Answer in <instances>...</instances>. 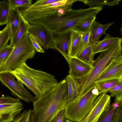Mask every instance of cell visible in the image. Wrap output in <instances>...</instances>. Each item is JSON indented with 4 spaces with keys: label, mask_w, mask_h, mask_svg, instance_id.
<instances>
[{
    "label": "cell",
    "mask_w": 122,
    "mask_h": 122,
    "mask_svg": "<svg viewBox=\"0 0 122 122\" xmlns=\"http://www.w3.org/2000/svg\"><path fill=\"white\" fill-rule=\"evenodd\" d=\"M97 122H122L121 102H114L104 111Z\"/></svg>",
    "instance_id": "14"
},
{
    "label": "cell",
    "mask_w": 122,
    "mask_h": 122,
    "mask_svg": "<svg viewBox=\"0 0 122 122\" xmlns=\"http://www.w3.org/2000/svg\"><path fill=\"white\" fill-rule=\"evenodd\" d=\"M59 0H37L31 5L33 6H38L51 4L58 1Z\"/></svg>",
    "instance_id": "33"
},
{
    "label": "cell",
    "mask_w": 122,
    "mask_h": 122,
    "mask_svg": "<svg viewBox=\"0 0 122 122\" xmlns=\"http://www.w3.org/2000/svg\"><path fill=\"white\" fill-rule=\"evenodd\" d=\"M66 117L65 109L60 111L55 116L52 122H66Z\"/></svg>",
    "instance_id": "32"
},
{
    "label": "cell",
    "mask_w": 122,
    "mask_h": 122,
    "mask_svg": "<svg viewBox=\"0 0 122 122\" xmlns=\"http://www.w3.org/2000/svg\"><path fill=\"white\" fill-rule=\"evenodd\" d=\"M94 55L93 45L90 44L84 47L76 57L84 62L92 65L94 61Z\"/></svg>",
    "instance_id": "21"
},
{
    "label": "cell",
    "mask_w": 122,
    "mask_h": 122,
    "mask_svg": "<svg viewBox=\"0 0 122 122\" xmlns=\"http://www.w3.org/2000/svg\"><path fill=\"white\" fill-rule=\"evenodd\" d=\"M30 23L24 18L21 11L19 24L12 38L10 40V44L14 47L28 33Z\"/></svg>",
    "instance_id": "18"
},
{
    "label": "cell",
    "mask_w": 122,
    "mask_h": 122,
    "mask_svg": "<svg viewBox=\"0 0 122 122\" xmlns=\"http://www.w3.org/2000/svg\"><path fill=\"white\" fill-rule=\"evenodd\" d=\"M10 7L8 2L5 0L0 1V25L7 24Z\"/></svg>",
    "instance_id": "24"
},
{
    "label": "cell",
    "mask_w": 122,
    "mask_h": 122,
    "mask_svg": "<svg viewBox=\"0 0 122 122\" xmlns=\"http://www.w3.org/2000/svg\"><path fill=\"white\" fill-rule=\"evenodd\" d=\"M121 0H80V1L90 7H94L107 5L108 6H113L118 4Z\"/></svg>",
    "instance_id": "25"
},
{
    "label": "cell",
    "mask_w": 122,
    "mask_h": 122,
    "mask_svg": "<svg viewBox=\"0 0 122 122\" xmlns=\"http://www.w3.org/2000/svg\"><path fill=\"white\" fill-rule=\"evenodd\" d=\"M14 47L7 61L0 66V72L11 71L19 67L36 54V51L27 33Z\"/></svg>",
    "instance_id": "6"
},
{
    "label": "cell",
    "mask_w": 122,
    "mask_h": 122,
    "mask_svg": "<svg viewBox=\"0 0 122 122\" xmlns=\"http://www.w3.org/2000/svg\"><path fill=\"white\" fill-rule=\"evenodd\" d=\"M21 11L17 8L10 7L8 23L11 30V36L13 37L18 26Z\"/></svg>",
    "instance_id": "20"
},
{
    "label": "cell",
    "mask_w": 122,
    "mask_h": 122,
    "mask_svg": "<svg viewBox=\"0 0 122 122\" xmlns=\"http://www.w3.org/2000/svg\"><path fill=\"white\" fill-rule=\"evenodd\" d=\"M11 31L9 24L7 23L6 26L0 32V50L7 46L11 39Z\"/></svg>",
    "instance_id": "27"
},
{
    "label": "cell",
    "mask_w": 122,
    "mask_h": 122,
    "mask_svg": "<svg viewBox=\"0 0 122 122\" xmlns=\"http://www.w3.org/2000/svg\"><path fill=\"white\" fill-rule=\"evenodd\" d=\"M113 23L112 22L102 24L94 20L92 25L90 31V44L93 45L99 41L100 37L103 34L106 33V30Z\"/></svg>",
    "instance_id": "16"
},
{
    "label": "cell",
    "mask_w": 122,
    "mask_h": 122,
    "mask_svg": "<svg viewBox=\"0 0 122 122\" xmlns=\"http://www.w3.org/2000/svg\"><path fill=\"white\" fill-rule=\"evenodd\" d=\"M96 17V16L93 15L82 19L78 23L73 29L82 33L90 32L91 26Z\"/></svg>",
    "instance_id": "22"
},
{
    "label": "cell",
    "mask_w": 122,
    "mask_h": 122,
    "mask_svg": "<svg viewBox=\"0 0 122 122\" xmlns=\"http://www.w3.org/2000/svg\"><path fill=\"white\" fill-rule=\"evenodd\" d=\"M66 78L68 85L67 104L74 100L80 95L81 86L78 79L70 75H67Z\"/></svg>",
    "instance_id": "15"
},
{
    "label": "cell",
    "mask_w": 122,
    "mask_h": 122,
    "mask_svg": "<svg viewBox=\"0 0 122 122\" xmlns=\"http://www.w3.org/2000/svg\"><path fill=\"white\" fill-rule=\"evenodd\" d=\"M10 71L34 93L36 100L51 90L58 83L53 75L32 68L25 62Z\"/></svg>",
    "instance_id": "3"
},
{
    "label": "cell",
    "mask_w": 122,
    "mask_h": 122,
    "mask_svg": "<svg viewBox=\"0 0 122 122\" xmlns=\"http://www.w3.org/2000/svg\"><path fill=\"white\" fill-rule=\"evenodd\" d=\"M100 94L94 102L90 112L81 122H97L102 114L110 106V95L106 93Z\"/></svg>",
    "instance_id": "9"
},
{
    "label": "cell",
    "mask_w": 122,
    "mask_h": 122,
    "mask_svg": "<svg viewBox=\"0 0 122 122\" xmlns=\"http://www.w3.org/2000/svg\"><path fill=\"white\" fill-rule=\"evenodd\" d=\"M120 38L119 37H112L110 34L106 33L103 40L93 45V54L95 55L107 50Z\"/></svg>",
    "instance_id": "19"
},
{
    "label": "cell",
    "mask_w": 122,
    "mask_h": 122,
    "mask_svg": "<svg viewBox=\"0 0 122 122\" xmlns=\"http://www.w3.org/2000/svg\"><path fill=\"white\" fill-rule=\"evenodd\" d=\"M67 61L69 67V74L81 80L85 78L93 68L92 65L83 62L76 57H70Z\"/></svg>",
    "instance_id": "12"
},
{
    "label": "cell",
    "mask_w": 122,
    "mask_h": 122,
    "mask_svg": "<svg viewBox=\"0 0 122 122\" xmlns=\"http://www.w3.org/2000/svg\"><path fill=\"white\" fill-rule=\"evenodd\" d=\"M119 82L118 79H112L104 80L95 84L100 94L108 92L111 89Z\"/></svg>",
    "instance_id": "23"
},
{
    "label": "cell",
    "mask_w": 122,
    "mask_h": 122,
    "mask_svg": "<svg viewBox=\"0 0 122 122\" xmlns=\"http://www.w3.org/2000/svg\"><path fill=\"white\" fill-rule=\"evenodd\" d=\"M7 1L10 7L17 8L21 9V11L30 7L32 5L31 0H8Z\"/></svg>",
    "instance_id": "28"
},
{
    "label": "cell",
    "mask_w": 122,
    "mask_h": 122,
    "mask_svg": "<svg viewBox=\"0 0 122 122\" xmlns=\"http://www.w3.org/2000/svg\"><path fill=\"white\" fill-rule=\"evenodd\" d=\"M68 85L66 78L33 102L35 122H52L67 104Z\"/></svg>",
    "instance_id": "1"
},
{
    "label": "cell",
    "mask_w": 122,
    "mask_h": 122,
    "mask_svg": "<svg viewBox=\"0 0 122 122\" xmlns=\"http://www.w3.org/2000/svg\"><path fill=\"white\" fill-rule=\"evenodd\" d=\"M90 32H87L83 33L82 40L84 47L90 44Z\"/></svg>",
    "instance_id": "34"
},
{
    "label": "cell",
    "mask_w": 122,
    "mask_h": 122,
    "mask_svg": "<svg viewBox=\"0 0 122 122\" xmlns=\"http://www.w3.org/2000/svg\"><path fill=\"white\" fill-rule=\"evenodd\" d=\"M71 34L70 55L71 57H76L84 47L82 40L83 33L73 29L71 30Z\"/></svg>",
    "instance_id": "17"
},
{
    "label": "cell",
    "mask_w": 122,
    "mask_h": 122,
    "mask_svg": "<svg viewBox=\"0 0 122 122\" xmlns=\"http://www.w3.org/2000/svg\"><path fill=\"white\" fill-rule=\"evenodd\" d=\"M17 98L8 96L0 98V122H12L20 113L23 107Z\"/></svg>",
    "instance_id": "8"
},
{
    "label": "cell",
    "mask_w": 122,
    "mask_h": 122,
    "mask_svg": "<svg viewBox=\"0 0 122 122\" xmlns=\"http://www.w3.org/2000/svg\"><path fill=\"white\" fill-rule=\"evenodd\" d=\"M122 43V37L108 49L101 52L99 57L94 61L92 64L93 69L85 78L81 80L80 95L86 93L95 85V81L113 60L121 55Z\"/></svg>",
    "instance_id": "4"
},
{
    "label": "cell",
    "mask_w": 122,
    "mask_h": 122,
    "mask_svg": "<svg viewBox=\"0 0 122 122\" xmlns=\"http://www.w3.org/2000/svg\"><path fill=\"white\" fill-rule=\"evenodd\" d=\"M122 77V56L117 57L98 77L95 83L112 79L119 80Z\"/></svg>",
    "instance_id": "13"
},
{
    "label": "cell",
    "mask_w": 122,
    "mask_h": 122,
    "mask_svg": "<svg viewBox=\"0 0 122 122\" xmlns=\"http://www.w3.org/2000/svg\"><path fill=\"white\" fill-rule=\"evenodd\" d=\"M14 48L13 46L10 44L0 50V66L7 60L12 52Z\"/></svg>",
    "instance_id": "30"
},
{
    "label": "cell",
    "mask_w": 122,
    "mask_h": 122,
    "mask_svg": "<svg viewBox=\"0 0 122 122\" xmlns=\"http://www.w3.org/2000/svg\"><path fill=\"white\" fill-rule=\"evenodd\" d=\"M53 34V41L50 49L59 51L67 61L71 57V30L63 33Z\"/></svg>",
    "instance_id": "11"
},
{
    "label": "cell",
    "mask_w": 122,
    "mask_h": 122,
    "mask_svg": "<svg viewBox=\"0 0 122 122\" xmlns=\"http://www.w3.org/2000/svg\"><path fill=\"white\" fill-rule=\"evenodd\" d=\"M120 31L121 32V34H122V25L121 26V28L120 29Z\"/></svg>",
    "instance_id": "37"
},
{
    "label": "cell",
    "mask_w": 122,
    "mask_h": 122,
    "mask_svg": "<svg viewBox=\"0 0 122 122\" xmlns=\"http://www.w3.org/2000/svg\"><path fill=\"white\" fill-rule=\"evenodd\" d=\"M103 6L77 10H60L49 17L30 23L44 25L53 33H63L73 29L82 19L91 16H96Z\"/></svg>",
    "instance_id": "2"
},
{
    "label": "cell",
    "mask_w": 122,
    "mask_h": 122,
    "mask_svg": "<svg viewBox=\"0 0 122 122\" xmlns=\"http://www.w3.org/2000/svg\"><path fill=\"white\" fill-rule=\"evenodd\" d=\"M12 122H35L33 109L24 110L17 116Z\"/></svg>",
    "instance_id": "26"
},
{
    "label": "cell",
    "mask_w": 122,
    "mask_h": 122,
    "mask_svg": "<svg viewBox=\"0 0 122 122\" xmlns=\"http://www.w3.org/2000/svg\"><path fill=\"white\" fill-rule=\"evenodd\" d=\"M99 94L95 84L86 93L67 104L65 108L67 119L81 122L90 112Z\"/></svg>",
    "instance_id": "5"
},
{
    "label": "cell",
    "mask_w": 122,
    "mask_h": 122,
    "mask_svg": "<svg viewBox=\"0 0 122 122\" xmlns=\"http://www.w3.org/2000/svg\"><path fill=\"white\" fill-rule=\"evenodd\" d=\"M66 122H79L74 121L71 120H70L69 119H67L66 120Z\"/></svg>",
    "instance_id": "35"
},
{
    "label": "cell",
    "mask_w": 122,
    "mask_h": 122,
    "mask_svg": "<svg viewBox=\"0 0 122 122\" xmlns=\"http://www.w3.org/2000/svg\"><path fill=\"white\" fill-rule=\"evenodd\" d=\"M29 36L31 43L36 52L44 53L45 52L43 48L36 38L31 35L29 34Z\"/></svg>",
    "instance_id": "31"
},
{
    "label": "cell",
    "mask_w": 122,
    "mask_h": 122,
    "mask_svg": "<svg viewBox=\"0 0 122 122\" xmlns=\"http://www.w3.org/2000/svg\"><path fill=\"white\" fill-rule=\"evenodd\" d=\"M108 92L111 97H115L114 102H121L122 101V84L120 82L111 89Z\"/></svg>",
    "instance_id": "29"
},
{
    "label": "cell",
    "mask_w": 122,
    "mask_h": 122,
    "mask_svg": "<svg viewBox=\"0 0 122 122\" xmlns=\"http://www.w3.org/2000/svg\"><path fill=\"white\" fill-rule=\"evenodd\" d=\"M121 104H122V102H121Z\"/></svg>",
    "instance_id": "38"
},
{
    "label": "cell",
    "mask_w": 122,
    "mask_h": 122,
    "mask_svg": "<svg viewBox=\"0 0 122 122\" xmlns=\"http://www.w3.org/2000/svg\"><path fill=\"white\" fill-rule=\"evenodd\" d=\"M28 33L36 38L43 48L50 49L53 41V34L46 26L30 24Z\"/></svg>",
    "instance_id": "10"
},
{
    "label": "cell",
    "mask_w": 122,
    "mask_h": 122,
    "mask_svg": "<svg viewBox=\"0 0 122 122\" xmlns=\"http://www.w3.org/2000/svg\"><path fill=\"white\" fill-rule=\"evenodd\" d=\"M119 81L122 84V77L119 80Z\"/></svg>",
    "instance_id": "36"
},
{
    "label": "cell",
    "mask_w": 122,
    "mask_h": 122,
    "mask_svg": "<svg viewBox=\"0 0 122 122\" xmlns=\"http://www.w3.org/2000/svg\"></svg>",
    "instance_id": "39"
},
{
    "label": "cell",
    "mask_w": 122,
    "mask_h": 122,
    "mask_svg": "<svg viewBox=\"0 0 122 122\" xmlns=\"http://www.w3.org/2000/svg\"><path fill=\"white\" fill-rule=\"evenodd\" d=\"M16 79L10 71L0 72L1 83L10 90L13 96L26 102L33 103L36 100L35 97L25 88L21 82Z\"/></svg>",
    "instance_id": "7"
}]
</instances>
